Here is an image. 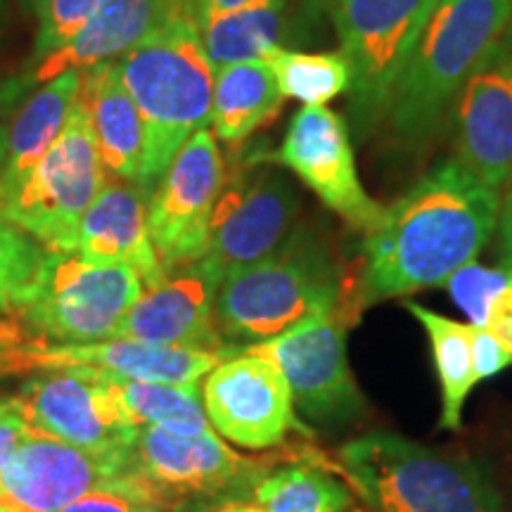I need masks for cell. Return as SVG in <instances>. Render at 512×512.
Returning a JSON list of instances; mask_svg holds the SVG:
<instances>
[{
  "mask_svg": "<svg viewBox=\"0 0 512 512\" xmlns=\"http://www.w3.org/2000/svg\"><path fill=\"white\" fill-rule=\"evenodd\" d=\"M456 157L491 190L512 174V24L491 46L451 107Z\"/></svg>",
  "mask_w": 512,
  "mask_h": 512,
  "instance_id": "e0dca14e",
  "label": "cell"
},
{
  "mask_svg": "<svg viewBox=\"0 0 512 512\" xmlns=\"http://www.w3.org/2000/svg\"><path fill=\"white\" fill-rule=\"evenodd\" d=\"M183 3L188 0H107L72 41L43 60L29 62L22 72L0 83V114L27 100L38 86L62 72H81L100 62L119 60Z\"/></svg>",
  "mask_w": 512,
  "mask_h": 512,
  "instance_id": "ffe728a7",
  "label": "cell"
},
{
  "mask_svg": "<svg viewBox=\"0 0 512 512\" xmlns=\"http://www.w3.org/2000/svg\"><path fill=\"white\" fill-rule=\"evenodd\" d=\"M242 347L183 349L157 347L136 339H102L86 344L19 342L0 351V375L46 373V370H81L105 380L162 382L192 387L211 370L238 354Z\"/></svg>",
  "mask_w": 512,
  "mask_h": 512,
  "instance_id": "7c38bea8",
  "label": "cell"
},
{
  "mask_svg": "<svg viewBox=\"0 0 512 512\" xmlns=\"http://www.w3.org/2000/svg\"><path fill=\"white\" fill-rule=\"evenodd\" d=\"M342 306V271L323 233L297 226L264 259L223 280L214 325L233 347L283 335L313 313Z\"/></svg>",
  "mask_w": 512,
  "mask_h": 512,
  "instance_id": "277c9868",
  "label": "cell"
},
{
  "mask_svg": "<svg viewBox=\"0 0 512 512\" xmlns=\"http://www.w3.org/2000/svg\"><path fill=\"white\" fill-rule=\"evenodd\" d=\"M323 0H252L235 10L197 8L202 43L214 69L264 60L275 48L302 50L323 34Z\"/></svg>",
  "mask_w": 512,
  "mask_h": 512,
  "instance_id": "44dd1931",
  "label": "cell"
},
{
  "mask_svg": "<svg viewBox=\"0 0 512 512\" xmlns=\"http://www.w3.org/2000/svg\"><path fill=\"white\" fill-rule=\"evenodd\" d=\"M223 275L207 259L166 271L162 283L147 287L121 320L114 339H136L157 347H228L214 325Z\"/></svg>",
  "mask_w": 512,
  "mask_h": 512,
  "instance_id": "d6986e66",
  "label": "cell"
},
{
  "mask_svg": "<svg viewBox=\"0 0 512 512\" xmlns=\"http://www.w3.org/2000/svg\"><path fill=\"white\" fill-rule=\"evenodd\" d=\"M0 512H10L8 508H3V505H0Z\"/></svg>",
  "mask_w": 512,
  "mask_h": 512,
  "instance_id": "ee69618b",
  "label": "cell"
},
{
  "mask_svg": "<svg viewBox=\"0 0 512 512\" xmlns=\"http://www.w3.org/2000/svg\"><path fill=\"white\" fill-rule=\"evenodd\" d=\"M31 427L15 399H0V470L8 465L15 451L29 437Z\"/></svg>",
  "mask_w": 512,
  "mask_h": 512,
  "instance_id": "e575fe53",
  "label": "cell"
},
{
  "mask_svg": "<svg viewBox=\"0 0 512 512\" xmlns=\"http://www.w3.org/2000/svg\"><path fill=\"white\" fill-rule=\"evenodd\" d=\"M150 195L138 183H105L74 230L69 252L102 266H128L145 287L162 283L166 275L147 228Z\"/></svg>",
  "mask_w": 512,
  "mask_h": 512,
  "instance_id": "7402d4cb",
  "label": "cell"
},
{
  "mask_svg": "<svg viewBox=\"0 0 512 512\" xmlns=\"http://www.w3.org/2000/svg\"><path fill=\"white\" fill-rule=\"evenodd\" d=\"M309 188L351 228L368 233L380 221L377 204L358 178L347 121L325 107H302L287 126L283 145L271 157Z\"/></svg>",
  "mask_w": 512,
  "mask_h": 512,
  "instance_id": "2e32d148",
  "label": "cell"
},
{
  "mask_svg": "<svg viewBox=\"0 0 512 512\" xmlns=\"http://www.w3.org/2000/svg\"><path fill=\"white\" fill-rule=\"evenodd\" d=\"M339 467L368 512H505L489 472L392 432L339 448Z\"/></svg>",
  "mask_w": 512,
  "mask_h": 512,
  "instance_id": "5b68a950",
  "label": "cell"
},
{
  "mask_svg": "<svg viewBox=\"0 0 512 512\" xmlns=\"http://www.w3.org/2000/svg\"><path fill=\"white\" fill-rule=\"evenodd\" d=\"M107 183L81 93L60 138L15 188L0 195V216L41 242L69 252L74 230Z\"/></svg>",
  "mask_w": 512,
  "mask_h": 512,
  "instance_id": "ba28073f",
  "label": "cell"
},
{
  "mask_svg": "<svg viewBox=\"0 0 512 512\" xmlns=\"http://www.w3.org/2000/svg\"><path fill=\"white\" fill-rule=\"evenodd\" d=\"M501 192L448 157L406 195L384 207L363 240L361 302L408 297L446 287L489 245L498 228Z\"/></svg>",
  "mask_w": 512,
  "mask_h": 512,
  "instance_id": "6da1fadb",
  "label": "cell"
},
{
  "mask_svg": "<svg viewBox=\"0 0 512 512\" xmlns=\"http://www.w3.org/2000/svg\"><path fill=\"white\" fill-rule=\"evenodd\" d=\"M505 275H508V268H489L472 261V264L460 268V271L448 280L446 290L451 292L453 302L458 304V309L465 313L467 320H470L472 325H477V328H482L491 299H494L498 287L503 285Z\"/></svg>",
  "mask_w": 512,
  "mask_h": 512,
  "instance_id": "d6a6232c",
  "label": "cell"
},
{
  "mask_svg": "<svg viewBox=\"0 0 512 512\" xmlns=\"http://www.w3.org/2000/svg\"><path fill=\"white\" fill-rule=\"evenodd\" d=\"M354 72L349 117L358 136L382 124L394 86L437 0H323Z\"/></svg>",
  "mask_w": 512,
  "mask_h": 512,
  "instance_id": "52a82bcc",
  "label": "cell"
},
{
  "mask_svg": "<svg viewBox=\"0 0 512 512\" xmlns=\"http://www.w3.org/2000/svg\"><path fill=\"white\" fill-rule=\"evenodd\" d=\"M5 5H8V0H0V19L5 15Z\"/></svg>",
  "mask_w": 512,
  "mask_h": 512,
  "instance_id": "b9f144b4",
  "label": "cell"
},
{
  "mask_svg": "<svg viewBox=\"0 0 512 512\" xmlns=\"http://www.w3.org/2000/svg\"><path fill=\"white\" fill-rule=\"evenodd\" d=\"M81 100L91 121L102 166L119 181L140 183L145 162V128L117 62L81 69Z\"/></svg>",
  "mask_w": 512,
  "mask_h": 512,
  "instance_id": "603a6c76",
  "label": "cell"
},
{
  "mask_svg": "<svg viewBox=\"0 0 512 512\" xmlns=\"http://www.w3.org/2000/svg\"><path fill=\"white\" fill-rule=\"evenodd\" d=\"M19 342H22V332H19L17 325L10 323V320H0V351Z\"/></svg>",
  "mask_w": 512,
  "mask_h": 512,
  "instance_id": "74e56055",
  "label": "cell"
},
{
  "mask_svg": "<svg viewBox=\"0 0 512 512\" xmlns=\"http://www.w3.org/2000/svg\"><path fill=\"white\" fill-rule=\"evenodd\" d=\"M117 69L145 128L140 188L147 195L197 131L211 126L216 69L202 43L197 0H188L119 57Z\"/></svg>",
  "mask_w": 512,
  "mask_h": 512,
  "instance_id": "7a4b0ae2",
  "label": "cell"
},
{
  "mask_svg": "<svg viewBox=\"0 0 512 512\" xmlns=\"http://www.w3.org/2000/svg\"><path fill=\"white\" fill-rule=\"evenodd\" d=\"M512 366V356L505 351V347L498 339L491 335L489 330L477 328L475 325V368L477 380H491L505 368Z\"/></svg>",
  "mask_w": 512,
  "mask_h": 512,
  "instance_id": "d590c367",
  "label": "cell"
},
{
  "mask_svg": "<svg viewBox=\"0 0 512 512\" xmlns=\"http://www.w3.org/2000/svg\"><path fill=\"white\" fill-rule=\"evenodd\" d=\"M5 155H8V126L0 121V171H3Z\"/></svg>",
  "mask_w": 512,
  "mask_h": 512,
  "instance_id": "60d3db41",
  "label": "cell"
},
{
  "mask_svg": "<svg viewBox=\"0 0 512 512\" xmlns=\"http://www.w3.org/2000/svg\"><path fill=\"white\" fill-rule=\"evenodd\" d=\"M43 249L29 233L0 216V318L12 316L41 266Z\"/></svg>",
  "mask_w": 512,
  "mask_h": 512,
  "instance_id": "f546056e",
  "label": "cell"
},
{
  "mask_svg": "<svg viewBox=\"0 0 512 512\" xmlns=\"http://www.w3.org/2000/svg\"><path fill=\"white\" fill-rule=\"evenodd\" d=\"M252 3V0H197V8L211 10V12H223V10H235L242 5Z\"/></svg>",
  "mask_w": 512,
  "mask_h": 512,
  "instance_id": "f35d334b",
  "label": "cell"
},
{
  "mask_svg": "<svg viewBox=\"0 0 512 512\" xmlns=\"http://www.w3.org/2000/svg\"><path fill=\"white\" fill-rule=\"evenodd\" d=\"M498 254L501 266L512 271V174L501 192V209H498Z\"/></svg>",
  "mask_w": 512,
  "mask_h": 512,
  "instance_id": "8d00e7d4",
  "label": "cell"
},
{
  "mask_svg": "<svg viewBox=\"0 0 512 512\" xmlns=\"http://www.w3.org/2000/svg\"><path fill=\"white\" fill-rule=\"evenodd\" d=\"M81 79V72L69 69L38 86L22 102L17 117L8 126V155L0 171V195L15 188L60 138L69 112L79 100Z\"/></svg>",
  "mask_w": 512,
  "mask_h": 512,
  "instance_id": "cb8c5ba5",
  "label": "cell"
},
{
  "mask_svg": "<svg viewBox=\"0 0 512 512\" xmlns=\"http://www.w3.org/2000/svg\"><path fill=\"white\" fill-rule=\"evenodd\" d=\"M283 93L266 60L235 62L216 69L211 98V131L216 140L238 145L256 128L278 117Z\"/></svg>",
  "mask_w": 512,
  "mask_h": 512,
  "instance_id": "d4e9b609",
  "label": "cell"
},
{
  "mask_svg": "<svg viewBox=\"0 0 512 512\" xmlns=\"http://www.w3.org/2000/svg\"><path fill=\"white\" fill-rule=\"evenodd\" d=\"M143 292V280L133 268L102 266L76 252L46 249L12 316L22 342H102L114 339Z\"/></svg>",
  "mask_w": 512,
  "mask_h": 512,
  "instance_id": "8992f818",
  "label": "cell"
},
{
  "mask_svg": "<svg viewBox=\"0 0 512 512\" xmlns=\"http://www.w3.org/2000/svg\"><path fill=\"white\" fill-rule=\"evenodd\" d=\"M57 512H176V508L147 479L133 472L100 484Z\"/></svg>",
  "mask_w": 512,
  "mask_h": 512,
  "instance_id": "4dcf8cb0",
  "label": "cell"
},
{
  "mask_svg": "<svg viewBox=\"0 0 512 512\" xmlns=\"http://www.w3.org/2000/svg\"><path fill=\"white\" fill-rule=\"evenodd\" d=\"M27 3L31 5V8H36V5H38V3H41V0H27Z\"/></svg>",
  "mask_w": 512,
  "mask_h": 512,
  "instance_id": "7bdbcfd3",
  "label": "cell"
},
{
  "mask_svg": "<svg viewBox=\"0 0 512 512\" xmlns=\"http://www.w3.org/2000/svg\"><path fill=\"white\" fill-rule=\"evenodd\" d=\"M302 200L285 171L271 164H247L226 183L211 211L202 259L223 275L275 252L297 228Z\"/></svg>",
  "mask_w": 512,
  "mask_h": 512,
  "instance_id": "8fae6325",
  "label": "cell"
},
{
  "mask_svg": "<svg viewBox=\"0 0 512 512\" xmlns=\"http://www.w3.org/2000/svg\"><path fill=\"white\" fill-rule=\"evenodd\" d=\"M133 467L176 512L235 503L252 494L271 467L223 444L216 432L178 434L143 425L133 444Z\"/></svg>",
  "mask_w": 512,
  "mask_h": 512,
  "instance_id": "9c48e42d",
  "label": "cell"
},
{
  "mask_svg": "<svg viewBox=\"0 0 512 512\" xmlns=\"http://www.w3.org/2000/svg\"><path fill=\"white\" fill-rule=\"evenodd\" d=\"M264 60L271 64L285 100L304 107H325L330 100L351 91L354 72L342 53H306L275 48Z\"/></svg>",
  "mask_w": 512,
  "mask_h": 512,
  "instance_id": "f1b7e54d",
  "label": "cell"
},
{
  "mask_svg": "<svg viewBox=\"0 0 512 512\" xmlns=\"http://www.w3.org/2000/svg\"><path fill=\"white\" fill-rule=\"evenodd\" d=\"M214 512H261V508L256 503H245V501H235V503H226L221 505L219 510Z\"/></svg>",
  "mask_w": 512,
  "mask_h": 512,
  "instance_id": "ab89813d",
  "label": "cell"
},
{
  "mask_svg": "<svg viewBox=\"0 0 512 512\" xmlns=\"http://www.w3.org/2000/svg\"><path fill=\"white\" fill-rule=\"evenodd\" d=\"M406 309L422 325L430 342L441 387V427L460 430L467 396L479 384L475 368V325L458 323L413 302H406Z\"/></svg>",
  "mask_w": 512,
  "mask_h": 512,
  "instance_id": "484cf974",
  "label": "cell"
},
{
  "mask_svg": "<svg viewBox=\"0 0 512 512\" xmlns=\"http://www.w3.org/2000/svg\"><path fill=\"white\" fill-rule=\"evenodd\" d=\"M117 394L128 418L138 427L152 425L159 430L178 434H209L207 411L202 403L200 384L181 387V384L136 382V380H107Z\"/></svg>",
  "mask_w": 512,
  "mask_h": 512,
  "instance_id": "4316f807",
  "label": "cell"
},
{
  "mask_svg": "<svg viewBox=\"0 0 512 512\" xmlns=\"http://www.w3.org/2000/svg\"><path fill=\"white\" fill-rule=\"evenodd\" d=\"M105 3L107 0H41L34 8L38 27L29 62L43 60L72 41L83 24Z\"/></svg>",
  "mask_w": 512,
  "mask_h": 512,
  "instance_id": "1f68e13d",
  "label": "cell"
},
{
  "mask_svg": "<svg viewBox=\"0 0 512 512\" xmlns=\"http://www.w3.org/2000/svg\"><path fill=\"white\" fill-rule=\"evenodd\" d=\"M273 361L285 375L294 406L323 427H347L363 413V394L347 358L342 306L318 311L283 335L242 347Z\"/></svg>",
  "mask_w": 512,
  "mask_h": 512,
  "instance_id": "30bf717a",
  "label": "cell"
},
{
  "mask_svg": "<svg viewBox=\"0 0 512 512\" xmlns=\"http://www.w3.org/2000/svg\"><path fill=\"white\" fill-rule=\"evenodd\" d=\"M31 430L95 456L131 453L140 427L110 382L81 370L36 373L12 396Z\"/></svg>",
  "mask_w": 512,
  "mask_h": 512,
  "instance_id": "4fadbf2b",
  "label": "cell"
},
{
  "mask_svg": "<svg viewBox=\"0 0 512 512\" xmlns=\"http://www.w3.org/2000/svg\"><path fill=\"white\" fill-rule=\"evenodd\" d=\"M510 24L512 0H437L384 114L396 143L422 147L439 131L467 79Z\"/></svg>",
  "mask_w": 512,
  "mask_h": 512,
  "instance_id": "3957f363",
  "label": "cell"
},
{
  "mask_svg": "<svg viewBox=\"0 0 512 512\" xmlns=\"http://www.w3.org/2000/svg\"><path fill=\"white\" fill-rule=\"evenodd\" d=\"M133 472V451L95 456L31 430L0 470V505L10 512H57L100 484Z\"/></svg>",
  "mask_w": 512,
  "mask_h": 512,
  "instance_id": "ac0fdd59",
  "label": "cell"
},
{
  "mask_svg": "<svg viewBox=\"0 0 512 512\" xmlns=\"http://www.w3.org/2000/svg\"><path fill=\"white\" fill-rule=\"evenodd\" d=\"M202 403L214 432L249 451L283 444L290 432L311 434L297 420L290 384L280 368L247 349L204 377Z\"/></svg>",
  "mask_w": 512,
  "mask_h": 512,
  "instance_id": "9a60e30c",
  "label": "cell"
},
{
  "mask_svg": "<svg viewBox=\"0 0 512 512\" xmlns=\"http://www.w3.org/2000/svg\"><path fill=\"white\" fill-rule=\"evenodd\" d=\"M254 503L261 512H347L351 491L325 467L292 463L256 484Z\"/></svg>",
  "mask_w": 512,
  "mask_h": 512,
  "instance_id": "83f0119b",
  "label": "cell"
},
{
  "mask_svg": "<svg viewBox=\"0 0 512 512\" xmlns=\"http://www.w3.org/2000/svg\"><path fill=\"white\" fill-rule=\"evenodd\" d=\"M219 140L202 128L185 143L147 202V228L164 271L204 256L211 211L226 183Z\"/></svg>",
  "mask_w": 512,
  "mask_h": 512,
  "instance_id": "5bb4252c",
  "label": "cell"
},
{
  "mask_svg": "<svg viewBox=\"0 0 512 512\" xmlns=\"http://www.w3.org/2000/svg\"><path fill=\"white\" fill-rule=\"evenodd\" d=\"M484 330H489L498 342L503 344L505 351L512 356V271L508 268L503 285L491 299L489 311L484 318Z\"/></svg>",
  "mask_w": 512,
  "mask_h": 512,
  "instance_id": "836d02e7",
  "label": "cell"
}]
</instances>
